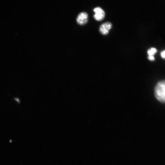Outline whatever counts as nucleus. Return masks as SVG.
I'll return each mask as SVG.
<instances>
[{
  "instance_id": "f257e3e1",
  "label": "nucleus",
  "mask_w": 165,
  "mask_h": 165,
  "mask_svg": "<svg viewBox=\"0 0 165 165\" xmlns=\"http://www.w3.org/2000/svg\"><path fill=\"white\" fill-rule=\"evenodd\" d=\"M155 95L158 100L165 103V80L158 82L155 88Z\"/></svg>"
},
{
  "instance_id": "f03ea898",
  "label": "nucleus",
  "mask_w": 165,
  "mask_h": 165,
  "mask_svg": "<svg viewBox=\"0 0 165 165\" xmlns=\"http://www.w3.org/2000/svg\"><path fill=\"white\" fill-rule=\"evenodd\" d=\"M95 13L94 17L96 21H100L103 20L105 17V13L104 11L100 7H97L94 10Z\"/></svg>"
},
{
  "instance_id": "7ed1b4c3",
  "label": "nucleus",
  "mask_w": 165,
  "mask_h": 165,
  "mask_svg": "<svg viewBox=\"0 0 165 165\" xmlns=\"http://www.w3.org/2000/svg\"><path fill=\"white\" fill-rule=\"evenodd\" d=\"M77 22L80 25H83L87 23L88 16L87 13L82 12L80 13L77 18Z\"/></svg>"
},
{
  "instance_id": "20e7f679",
  "label": "nucleus",
  "mask_w": 165,
  "mask_h": 165,
  "mask_svg": "<svg viewBox=\"0 0 165 165\" xmlns=\"http://www.w3.org/2000/svg\"><path fill=\"white\" fill-rule=\"evenodd\" d=\"M112 27L111 23L106 22L102 24L100 27L99 31L103 35H105L108 34L109 31Z\"/></svg>"
},
{
  "instance_id": "39448f33",
  "label": "nucleus",
  "mask_w": 165,
  "mask_h": 165,
  "mask_svg": "<svg viewBox=\"0 0 165 165\" xmlns=\"http://www.w3.org/2000/svg\"><path fill=\"white\" fill-rule=\"evenodd\" d=\"M157 51V50L155 48H151L148 50L147 51V54L149 56H153Z\"/></svg>"
},
{
  "instance_id": "423d86ee",
  "label": "nucleus",
  "mask_w": 165,
  "mask_h": 165,
  "mask_svg": "<svg viewBox=\"0 0 165 165\" xmlns=\"http://www.w3.org/2000/svg\"><path fill=\"white\" fill-rule=\"evenodd\" d=\"M148 58L149 60L151 61H154L155 59V57L153 56H149Z\"/></svg>"
},
{
  "instance_id": "0eeeda50",
  "label": "nucleus",
  "mask_w": 165,
  "mask_h": 165,
  "mask_svg": "<svg viewBox=\"0 0 165 165\" xmlns=\"http://www.w3.org/2000/svg\"><path fill=\"white\" fill-rule=\"evenodd\" d=\"M161 56L162 58L165 59V51H163L161 53Z\"/></svg>"
},
{
  "instance_id": "6e6552de",
  "label": "nucleus",
  "mask_w": 165,
  "mask_h": 165,
  "mask_svg": "<svg viewBox=\"0 0 165 165\" xmlns=\"http://www.w3.org/2000/svg\"><path fill=\"white\" fill-rule=\"evenodd\" d=\"M15 100H16L18 102H19V103H20L19 100V99H15Z\"/></svg>"
}]
</instances>
